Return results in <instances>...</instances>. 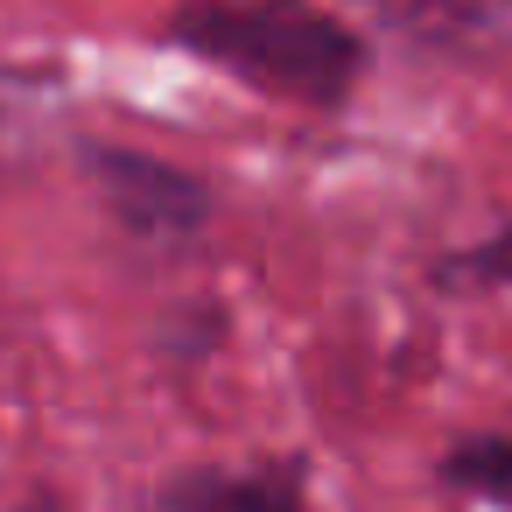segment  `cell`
Returning a JSON list of instances; mask_svg holds the SVG:
<instances>
[{"mask_svg": "<svg viewBox=\"0 0 512 512\" xmlns=\"http://www.w3.org/2000/svg\"><path fill=\"white\" fill-rule=\"evenodd\" d=\"M8 127H15V85L0 78V176H8Z\"/></svg>", "mask_w": 512, "mask_h": 512, "instance_id": "cell-7", "label": "cell"}, {"mask_svg": "<svg viewBox=\"0 0 512 512\" xmlns=\"http://www.w3.org/2000/svg\"><path fill=\"white\" fill-rule=\"evenodd\" d=\"M358 8L442 64H491L512 50V0H358Z\"/></svg>", "mask_w": 512, "mask_h": 512, "instance_id": "cell-3", "label": "cell"}, {"mask_svg": "<svg viewBox=\"0 0 512 512\" xmlns=\"http://www.w3.org/2000/svg\"><path fill=\"white\" fill-rule=\"evenodd\" d=\"M428 288L449 302H484V295H512V225H491L477 239H456L449 253L428 260Z\"/></svg>", "mask_w": 512, "mask_h": 512, "instance_id": "cell-6", "label": "cell"}, {"mask_svg": "<svg viewBox=\"0 0 512 512\" xmlns=\"http://www.w3.org/2000/svg\"><path fill=\"white\" fill-rule=\"evenodd\" d=\"M15 512H64V498H57V491H29Z\"/></svg>", "mask_w": 512, "mask_h": 512, "instance_id": "cell-8", "label": "cell"}, {"mask_svg": "<svg viewBox=\"0 0 512 512\" xmlns=\"http://www.w3.org/2000/svg\"><path fill=\"white\" fill-rule=\"evenodd\" d=\"M162 43L295 113H344L372 71L365 29L323 0H176Z\"/></svg>", "mask_w": 512, "mask_h": 512, "instance_id": "cell-1", "label": "cell"}, {"mask_svg": "<svg viewBox=\"0 0 512 512\" xmlns=\"http://www.w3.org/2000/svg\"><path fill=\"white\" fill-rule=\"evenodd\" d=\"M435 477L470 498V505H498L512 512V428H470L435 456Z\"/></svg>", "mask_w": 512, "mask_h": 512, "instance_id": "cell-5", "label": "cell"}, {"mask_svg": "<svg viewBox=\"0 0 512 512\" xmlns=\"http://www.w3.org/2000/svg\"><path fill=\"white\" fill-rule=\"evenodd\" d=\"M148 512H316L302 456H260V463H197L155 484Z\"/></svg>", "mask_w": 512, "mask_h": 512, "instance_id": "cell-4", "label": "cell"}, {"mask_svg": "<svg viewBox=\"0 0 512 512\" xmlns=\"http://www.w3.org/2000/svg\"><path fill=\"white\" fill-rule=\"evenodd\" d=\"M78 169L99 197V211L113 218L120 239L148 246V253H183L211 232L218 197L197 169L155 155V148H127V141H85Z\"/></svg>", "mask_w": 512, "mask_h": 512, "instance_id": "cell-2", "label": "cell"}]
</instances>
